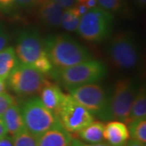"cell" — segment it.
<instances>
[{
  "label": "cell",
  "instance_id": "1",
  "mask_svg": "<svg viewBox=\"0 0 146 146\" xmlns=\"http://www.w3.org/2000/svg\"><path fill=\"white\" fill-rule=\"evenodd\" d=\"M44 42L48 57L58 69L69 68L92 58L86 48L68 35L50 36Z\"/></svg>",
  "mask_w": 146,
  "mask_h": 146
},
{
  "label": "cell",
  "instance_id": "2",
  "mask_svg": "<svg viewBox=\"0 0 146 146\" xmlns=\"http://www.w3.org/2000/svg\"><path fill=\"white\" fill-rule=\"evenodd\" d=\"M15 52L20 63L42 73L50 72L53 65L47 55L45 42L38 32L26 29L19 34Z\"/></svg>",
  "mask_w": 146,
  "mask_h": 146
},
{
  "label": "cell",
  "instance_id": "3",
  "mask_svg": "<svg viewBox=\"0 0 146 146\" xmlns=\"http://www.w3.org/2000/svg\"><path fill=\"white\" fill-rule=\"evenodd\" d=\"M136 93V86L131 80L121 79L118 80L100 119L105 121L117 120L127 123Z\"/></svg>",
  "mask_w": 146,
  "mask_h": 146
},
{
  "label": "cell",
  "instance_id": "4",
  "mask_svg": "<svg viewBox=\"0 0 146 146\" xmlns=\"http://www.w3.org/2000/svg\"><path fill=\"white\" fill-rule=\"evenodd\" d=\"M114 16L99 7L89 9L80 17L76 29L79 35L91 42H99L106 39L113 29Z\"/></svg>",
  "mask_w": 146,
  "mask_h": 146
},
{
  "label": "cell",
  "instance_id": "5",
  "mask_svg": "<svg viewBox=\"0 0 146 146\" xmlns=\"http://www.w3.org/2000/svg\"><path fill=\"white\" fill-rule=\"evenodd\" d=\"M21 109L26 130L35 136L41 135L59 123L57 115L46 108L39 98L29 99Z\"/></svg>",
  "mask_w": 146,
  "mask_h": 146
},
{
  "label": "cell",
  "instance_id": "6",
  "mask_svg": "<svg viewBox=\"0 0 146 146\" xmlns=\"http://www.w3.org/2000/svg\"><path fill=\"white\" fill-rule=\"evenodd\" d=\"M106 67L98 60L89 59L74 66L58 69V76L65 85L72 88L97 82L106 74Z\"/></svg>",
  "mask_w": 146,
  "mask_h": 146
},
{
  "label": "cell",
  "instance_id": "7",
  "mask_svg": "<svg viewBox=\"0 0 146 146\" xmlns=\"http://www.w3.org/2000/svg\"><path fill=\"white\" fill-rule=\"evenodd\" d=\"M108 54L116 67L123 69L135 68L139 61V50L135 37L123 32L113 37L108 46Z\"/></svg>",
  "mask_w": 146,
  "mask_h": 146
},
{
  "label": "cell",
  "instance_id": "8",
  "mask_svg": "<svg viewBox=\"0 0 146 146\" xmlns=\"http://www.w3.org/2000/svg\"><path fill=\"white\" fill-rule=\"evenodd\" d=\"M45 80L43 73L20 63L7 77L10 88L21 96H31L41 91Z\"/></svg>",
  "mask_w": 146,
  "mask_h": 146
},
{
  "label": "cell",
  "instance_id": "9",
  "mask_svg": "<svg viewBox=\"0 0 146 146\" xmlns=\"http://www.w3.org/2000/svg\"><path fill=\"white\" fill-rule=\"evenodd\" d=\"M59 122L70 133H76L94 121V115L73 98L65 95L63 104L57 113Z\"/></svg>",
  "mask_w": 146,
  "mask_h": 146
},
{
  "label": "cell",
  "instance_id": "10",
  "mask_svg": "<svg viewBox=\"0 0 146 146\" xmlns=\"http://www.w3.org/2000/svg\"><path fill=\"white\" fill-rule=\"evenodd\" d=\"M69 93L76 102L98 117L104 112L109 100L104 89L94 83L72 87L69 89Z\"/></svg>",
  "mask_w": 146,
  "mask_h": 146
},
{
  "label": "cell",
  "instance_id": "11",
  "mask_svg": "<svg viewBox=\"0 0 146 146\" xmlns=\"http://www.w3.org/2000/svg\"><path fill=\"white\" fill-rule=\"evenodd\" d=\"M37 146H71L72 137L61 123L36 136Z\"/></svg>",
  "mask_w": 146,
  "mask_h": 146
},
{
  "label": "cell",
  "instance_id": "12",
  "mask_svg": "<svg viewBox=\"0 0 146 146\" xmlns=\"http://www.w3.org/2000/svg\"><path fill=\"white\" fill-rule=\"evenodd\" d=\"M37 16L42 23L50 28L61 27L63 9L52 0H43L39 4Z\"/></svg>",
  "mask_w": 146,
  "mask_h": 146
},
{
  "label": "cell",
  "instance_id": "13",
  "mask_svg": "<svg viewBox=\"0 0 146 146\" xmlns=\"http://www.w3.org/2000/svg\"><path fill=\"white\" fill-rule=\"evenodd\" d=\"M103 138L110 146H125L130 139L127 126L124 123L114 120L105 125Z\"/></svg>",
  "mask_w": 146,
  "mask_h": 146
},
{
  "label": "cell",
  "instance_id": "14",
  "mask_svg": "<svg viewBox=\"0 0 146 146\" xmlns=\"http://www.w3.org/2000/svg\"><path fill=\"white\" fill-rule=\"evenodd\" d=\"M40 92L39 98L43 105L57 115L58 110L63 104L66 94H63L58 86L48 81L45 82Z\"/></svg>",
  "mask_w": 146,
  "mask_h": 146
},
{
  "label": "cell",
  "instance_id": "15",
  "mask_svg": "<svg viewBox=\"0 0 146 146\" xmlns=\"http://www.w3.org/2000/svg\"><path fill=\"white\" fill-rule=\"evenodd\" d=\"M1 119L5 125L7 134L10 136H16L26 129L22 117L21 107L16 103H13L8 107V109L1 116Z\"/></svg>",
  "mask_w": 146,
  "mask_h": 146
},
{
  "label": "cell",
  "instance_id": "16",
  "mask_svg": "<svg viewBox=\"0 0 146 146\" xmlns=\"http://www.w3.org/2000/svg\"><path fill=\"white\" fill-rule=\"evenodd\" d=\"M20 63L15 49L9 46L0 51V78L7 80L13 69Z\"/></svg>",
  "mask_w": 146,
  "mask_h": 146
},
{
  "label": "cell",
  "instance_id": "17",
  "mask_svg": "<svg viewBox=\"0 0 146 146\" xmlns=\"http://www.w3.org/2000/svg\"><path fill=\"white\" fill-rule=\"evenodd\" d=\"M105 124L101 121H93L89 125L84 127L81 131H79V136L81 140L89 143L96 144L102 142L103 131H104Z\"/></svg>",
  "mask_w": 146,
  "mask_h": 146
},
{
  "label": "cell",
  "instance_id": "18",
  "mask_svg": "<svg viewBox=\"0 0 146 146\" xmlns=\"http://www.w3.org/2000/svg\"><path fill=\"white\" fill-rule=\"evenodd\" d=\"M146 118V93L145 87H142L136 93L131 106L128 123L133 120Z\"/></svg>",
  "mask_w": 146,
  "mask_h": 146
},
{
  "label": "cell",
  "instance_id": "19",
  "mask_svg": "<svg viewBox=\"0 0 146 146\" xmlns=\"http://www.w3.org/2000/svg\"><path fill=\"white\" fill-rule=\"evenodd\" d=\"M81 16L79 15L76 7L64 10L61 20V27L68 32L76 31Z\"/></svg>",
  "mask_w": 146,
  "mask_h": 146
},
{
  "label": "cell",
  "instance_id": "20",
  "mask_svg": "<svg viewBox=\"0 0 146 146\" xmlns=\"http://www.w3.org/2000/svg\"><path fill=\"white\" fill-rule=\"evenodd\" d=\"M128 124V131L131 139H134L145 144L146 143V119H140L133 120Z\"/></svg>",
  "mask_w": 146,
  "mask_h": 146
},
{
  "label": "cell",
  "instance_id": "21",
  "mask_svg": "<svg viewBox=\"0 0 146 146\" xmlns=\"http://www.w3.org/2000/svg\"><path fill=\"white\" fill-rule=\"evenodd\" d=\"M14 146H37L36 136L31 134L25 129L12 136Z\"/></svg>",
  "mask_w": 146,
  "mask_h": 146
},
{
  "label": "cell",
  "instance_id": "22",
  "mask_svg": "<svg viewBox=\"0 0 146 146\" xmlns=\"http://www.w3.org/2000/svg\"><path fill=\"white\" fill-rule=\"evenodd\" d=\"M100 8L109 12H117L122 8V0H97Z\"/></svg>",
  "mask_w": 146,
  "mask_h": 146
},
{
  "label": "cell",
  "instance_id": "23",
  "mask_svg": "<svg viewBox=\"0 0 146 146\" xmlns=\"http://www.w3.org/2000/svg\"><path fill=\"white\" fill-rule=\"evenodd\" d=\"M13 103H15V101L11 94L7 93L0 94V117Z\"/></svg>",
  "mask_w": 146,
  "mask_h": 146
},
{
  "label": "cell",
  "instance_id": "24",
  "mask_svg": "<svg viewBox=\"0 0 146 146\" xmlns=\"http://www.w3.org/2000/svg\"><path fill=\"white\" fill-rule=\"evenodd\" d=\"M43 0H15V3L23 9H31L38 6Z\"/></svg>",
  "mask_w": 146,
  "mask_h": 146
},
{
  "label": "cell",
  "instance_id": "25",
  "mask_svg": "<svg viewBox=\"0 0 146 146\" xmlns=\"http://www.w3.org/2000/svg\"><path fill=\"white\" fill-rule=\"evenodd\" d=\"M55 3L62 7L64 10L72 8L77 4V0H52Z\"/></svg>",
  "mask_w": 146,
  "mask_h": 146
},
{
  "label": "cell",
  "instance_id": "26",
  "mask_svg": "<svg viewBox=\"0 0 146 146\" xmlns=\"http://www.w3.org/2000/svg\"><path fill=\"white\" fill-rule=\"evenodd\" d=\"M9 42V36L5 29L0 28V51L7 47Z\"/></svg>",
  "mask_w": 146,
  "mask_h": 146
},
{
  "label": "cell",
  "instance_id": "27",
  "mask_svg": "<svg viewBox=\"0 0 146 146\" xmlns=\"http://www.w3.org/2000/svg\"><path fill=\"white\" fill-rule=\"evenodd\" d=\"M71 146H110L108 144L106 143H103V142H100V143H96V144H86L84 143L82 141H80V140L77 139H72V145Z\"/></svg>",
  "mask_w": 146,
  "mask_h": 146
},
{
  "label": "cell",
  "instance_id": "28",
  "mask_svg": "<svg viewBox=\"0 0 146 146\" xmlns=\"http://www.w3.org/2000/svg\"><path fill=\"white\" fill-rule=\"evenodd\" d=\"M0 146H14L11 136H5L0 138Z\"/></svg>",
  "mask_w": 146,
  "mask_h": 146
},
{
  "label": "cell",
  "instance_id": "29",
  "mask_svg": "<svg viewBox=\"0 0 146 146\" xmlns=\"http://www.w3.org/2000/svg\"><path fill=\"white\" fill-rule=\"evenodd\" d=\"M77 3L85 5L89 9H92L98 7L97 0H77Z\"/></svg>",
  "mask_w": 146,
  "mask_h": 146
},
{
  "label": "cell",
  "instance_id": "30",
  "mask_svg": "<svg viewBox=\"0 0 146 146\" xmlns=\"http://www.w3.org/2000/svg\"><path fill=\"white\" fill-rule=\"evenodd\" d=\"M15 3V0H0V7L8 8Z\"/></svg>",
  "mask_w": 146,
  "mask_h": 146
},
{
  "label": "cell",
  "instance_id": "31",
  "mask_svg": "<svg viewBox=\"0 0 146 146\" xmlns=\"http://www.w3.org/2000/svg\"><path fill=\"white\" fill-rule=\"evenodd\" d=\"M125 146H145V144H143V143L136 141L134 139H129L127 141Z\"/></svg>",
  "mask_w": 146,
  "mask_h": 146
},
{
  "label": "cell",
  "instance_id": "32",
  "mask_svg": "<svg viewBox=\"0 0 146 146\" xmlns=\"http://www.w3.org/2000/svg\"><path fill=\"white\" fill-rule=\"evenodd\" d=\"M7 135V129H6L5 125L3 122V120L0 117V138L3 137Z\"/></svg>",
  "mask_w": 146,
  "mask_h": 146
},
{
  "label": "cell",
  "instance_id": "33",
  "mask_svg": "<svg viewBox=\"0 0 146 146\" xmlns=\"http://www.w3.org/2000/svg\"><path fill=\"white\" fill-rule=\"evenodd\" d=\"M6 80L0 78V94L5 93L6 90Z\"/></svg>",
  "mask_w": 146,
  "mask_h": 146
},
{
  "label": "cell",
  "instance_id": "34",
  "mask_svg": "<svg viewBox=\"0 0 146 146\" xmlns=\"http://www.w3.org/2000/svg\"><path fill=\"white\" fill-rule=\"evenodd\" d=\"M135 1H136L139 5L141 6H144L146 3V0H135Z\"/></svg>",
  "mask_w": 146,
  "mask_h": 146
}]
</instances>
